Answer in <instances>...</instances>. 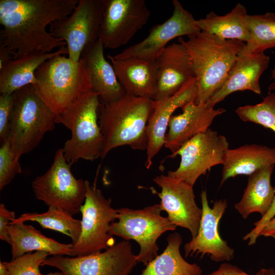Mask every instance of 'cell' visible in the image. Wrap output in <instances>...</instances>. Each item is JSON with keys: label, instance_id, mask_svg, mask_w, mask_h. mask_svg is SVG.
I'll list each match as a JSON object with an SVG mask.
<instances>
[{"label": "cell", "instance_id": "cell-1", "mask_svg": "<svg viewBox=\"0 0 275 275\" xmlns=\"http://www.w3.org/2000/svg\"><path fill=\"white\" fill-rule=\"evenodd\" d=\"M78 0H0V43L13 59L36 52L48 53L66 46L47 31L52 22L65 18Z\"/></svg>", "mask_w": 275, "mask_h": 275}, {"label": "cell", "instance_id": "cell-2", "mask_svg": "<svg viewBox=\"0 0 275 275\" xmlns=\"http://www.w3.org/2000/svg\"><path fill=\"white\" fill-rule=\"evenodd\" d=\"M178 42L190 56L198 92L195 103L205 104L222 86L245 43L201 31Z\"/></svg>", "mask_w": 275, "mask_h": 275}, {"label": "cell", "instance_id": "cell-3", "mask_svg": "<svg viewBox=\"0 0 275 275\" xmlns=\"http://www.w3.org/2000/svg\"><path fill=\"white\" fill-rule=\"evenodd\" d=\"M153 105L151 98L128 94L116 101L101 103L98 122L104 140L101 158H105L112 150L123 146L146 150L147 125Z\"/></svg>", "mask_w": 275, "mask_h": 275}, {"label": "cell", "instance_id": "cell-4", "mask_svg": "<svg viewBox=\"0 0 275 275\" xmlns=\"http://www.w3.org/2000/svg\"><path fill=\"white\" fill-rule=\"evenodd\" d=\"M35 78L32 88L56 115L92 91L90 74L81 57L74 62L64 54L56 56L39 66Z\"/></svg>", "mask_w": 275, "mask_h": 275}, {"label": "cell", "instance_id": "cell-5", "mask_svg": "<svg viewBox=\"0 0 275 275\" xmlns=\"http://www.w3.org/2000/svg\"><path fill=\"white\" fill-rule=\"evenodd\" d=\"M99 100L98 94L88 92L57 115V124L63 125L71 132L62 149L71 166L79 159L93 161L102 157L104 140L98 122Z\"/></svg>", "mask_w": 275, "mask_h": 275}, {"label": "cell", "instance_id": "cell-6", "mask_svg": "<svg viewBox=\"0 0 275 275\" xmlns=\"http://www.w3.org/2000/svg\"><path fill=\"white\" fill-rule=\"evenodd\" d=\"M13 95L7 138L14 154L20 159L36 148L45 134L54 128L57 115L31 85L17 90Z\"/></svg>", "mask_w": 275, "mask_h": 275}, {"label": "cell", "instance_id": "cell-7", "mask_svg": "<svg viewBox=\"0 0 275 275\" xmlns=\"http://www.w3.org/2000/svg\"><path fill=\"white\" fill-rule=\"evenodd\" d=\"M162 211L160 204L141 209H118L117 221L111 224L109 233L123 240L138 242L140 250L136 255L137 262L146 265L158 255L159 237L167 231L175 230L177 227L168 217L161 215Z\"/></svg>", "mask_w": 275, "mask_h": 275}, {"label": "cell", "instance_id": "cell-8", "mask_svg": "<svg viewBox=\"0 0 275 275\" xmlns=\"http://www.w3.org/2000/svg\"><path fill=\"white\" fill-rule=\"evenodd\" d=\"M62 148L57 150L50 168L36 177L32 187L36 198L48 207L53 206L72 215L80 212L84 203L86 180L76 179Z\"/></svg>", "mask_w": 275, "mask_h": 275}, {"label": "cell", "instance_id": "cell-9", "mask_svg": "<svg viewBox=\"0 0 275 275\" xmlns=\"http://www.w3.org/2000/svg\"><path fill=\"white\" fill-rule=\"evenodd\" d=\"M86 187L85 200L80 209L81 233L73 244L72 257L102 252L115 244L109 228L117 219L118 209L112 207V200L106 198L95 184L86 180Z\"/></svg>", "mask_w": 275, "mask_h": 275}, {"label": "cell", "instance_id": "cell-10", "mask_svg": "<svg viewBox=\"0 0 275 275\" xmlns=\"http://www.w3.org/2000/svg\"><path fill=\"white\" fill-rule=\"evenodd\" d=\"M138 263L129 241L123 240L103 252L86 256L52 255L41 264L62 275H128Z\"/></svg>", "mask_w": 275, "mask_h": 275}, {"label": "cell", "instance_id": "cell-11", "mask_svg": "<svg viewBox=\"0 0 275 275\" xmlns=\"http://www.w3.org/2000/svg\"><path fill=\"white\" fill-rule=\"evenodd\" d=\"M229 144L226 138L210 128L186 142L170 158L180 156L178 168L167 175L194 186L211 168L222 164Z\"/></svg>", "mask_w": 275, "mask_h": 275}, {"label": "cell", "instance_id": "cell-12", "mask_svg": "<svg viewBox=\"0 0 275 275\" xmlns=\"http://www.w3.org/2000/svg\"><path fill=\"white\" fill-rule=\"evenodd\" d=\"M102 15V0H79L67 17L52 22L49 32L64 41L68 58L78 62L84 49L99 38Z\"/></svg>", "mask_w": 275, "mask_h": 275}, {"label": "cell", "instance_id": "cell-13", "mask_svg": "<svg viewBox=\"0 0 275 275\" xmlns=\"http://www.w3.org/2000/svg\"><path fill=\"white\" fill-rule=\"evenodd\" d=\"M150 15L145 0H102L98 39L105 48L124 45L146 24Z\"/></svg>", "mask_w": 275, "mask_h": 275}, {"label": "cell", "instance_id": "cell-14", "mask_svg": "<svg viewBox=\"0 0 275 275\" xmlns=\"http://www.w3.org/2000/svg\"><path fill=\"white\" fill-rule=\"evenodd\" d=\"M172 4L173 11L171 17L163 23L153 26L142 41L113 57L115 59L134 57L145 60H156L172 40L182 36L189 37L201 31L193 15L179 1L173 0Z\"/></svg>", "mask_w": 275, "mask_h": 275}, {"label": "cell", "instance_id": "cell-15", "mask_svg": "<svg viewBox=\"0 0 275 275\" xmlns=\"http://www.w3.org/2000/svg\"><path fill=\"white\" fill-rule=\"evenodd\" d=\"M153 181L161 191H152L160 198L161 209L167 212L170 222L176 227L187 229L191 238L195 237L202 211L196 203L193 186L168 175L157 176Z\"/></svg>", "mask_w": 275, "mask_h": 275}, {"label": "cell", "instance_id": "cell-16", "mask_svg": "<svg viewBox=\"0 0 275 275\" xmlns=\"http://www.w3.org/2000/svg\"><path fill=\"white\" fill-rule=\"evenodd\" d=\"M202 215L197 235L184 246L185 257L206 255L215 262L230 261L235 251L221 237L219 223L228 204L226 200L215 201L212 207L209 205L207 193H201Z\"/></svg>", "mask_w": 275, "mask_h": 275}, {"label": "cell", "instance_id": "cell-17", "mask_svg": "<svg viewBox=\"0 0 275 275\" xmlns=\"http://www.w3.org/2000/svg\"><path fill=\"white\" fill-rule=\"evenodd\" d=\"M198 87L194 78L187 81L173 95L159 100H153V109L148 121L147 132L146 167L150 168L154 157L164 144L167 129L171 117L178 108L196 100Z\"/></svg>", "mask_w": 275, "mask_h": 275}, {"label": "cell", "instance_id": "cell-18", "mask_svg": "<svg viewBox=\"0 0 275 275\" xmlns=\"http://www.w3.org/2000/svg\"><path fill=\"white\" fill-rule=\"evenodd\" d=\"M269 56L264 52L239 53L221 88L206 103L213 108L230 94L244 90L261 94L259 82L262 73L268 68Z\"/></svg>", "mask_w": 275, "mask_h": 275}, {"label": "cell", "instance_id": "cell-19", "mask_svg": "<svg viewBox=\"0 0 275 275\" xmlns=\"http://www.w3.org/2000/svg\"><path fill=\"white\" fill-rule=\"evenodd\" d=\"M181 109V114L171 117L165 136L164 146L171 151V155L196 135L207 131L214 119L226 112L223 108H210L206 103L196 104L194 101Z\"/></svg>", "mask_w": 275, "mask_h": 275}, {"label": "cell", "instance_id": "cell-20", "mask_svg": "<svg viewBox=\"0 0 275 275\" xmlns=\"http://www.w3.org/2000/svg\"><path fill=\"white\" fill-rule=\"evenodd\" d=\"M156 61L158 66L157 93L154 100L169 97L195 77L191 60L182 43L167 45Z\"/></svg>", "mask_w": 275, "mask_h": 275}, {"label": "cell", "instance_id": "cell-21", "mask_svg": "<svg viewBox=\"0 0 275 275\" xmlns=\"http://www.w3.org/2000/svg\"><path fill=\"white\" fill-rule=\"evenodd\" d=\"M107 58L126 94L154 99L158 75L156 60L134 57L115 59L111 55H108Z\"/></svg>", "mask_w": 275, "mask_h": 275}, {"label": "cell", "instance_id": "cell-22", "mask_svg": "<svg viewBox=\"0 0 275 275\" xmlns=\"http://www.w3.org/2000/svg\"><path fill=\"white\" fill-rule=\"evenodd\" d=\"M104 46L98 39L84 49L81 57L89 69L92 91L98 94L102 102L116 101L126 93L120 83L115 69L105 58Z\"/></svg>", "mask_w": 275, "mask_h": 275}, {"label": "cell", "instance_id": "cell-23", "mask_svg": "<svg viewBox=\"0 0 275 275\" xmlns=\"http://www.w3.org/2000/svg\"><path fill=\"white\" fill-rule=\"evenodd\" d=\"M68 55L66 46L48 53L36 52L12 59L0 69L1 94L14 93L36 82L35 72L43 63L58 55Z\"/></svg>", "mask_w": 275, "mask_h": 275}, {"label": "cell", "instance_id": "cell-24", "mask_svg": "<svg viewBox=\"0 0 275 275\" xmlns=\"http://www.w3.org/2000/svg\"><path fill=\"white\" fill-rule=\"evenodd\" d=\"M221 185L237 175L250 176L264 167L275 166V147L247 144L226 151Z\"/></svg>", "mask_w": 275, "mask_h": 275}, {"label": "cell", "instance_id": "cell-25", "mask_svg": "<svg viewBox=\"0 0 275 275\" xmlns=\"http://www.w3.org/2000/svg\"><path fill=\"white\" fill-rule=\"evenodd\" d=\"M9 244L12 259L34 251L48 253L50 255L72 257L73 243H62L48 237L32 225L12 223L8 227Z\"/></svg>", "mask_w": 275, "mask_h": 275}, {"label": "cell", "instance_id": "cell-26", "mask_svg": "<svg viewBox=\"0 0 275 275\" xmlns=\"http://www.w3.org/2000/svg\"><path fill=\"white\" fill-rule=\"evenodd\" d=\"M274 166L261 168L249 176L246 187L239 202L234 207L246 219L257 212L264 215L272 204L275 193L270 179Z\"/></svg>", "mask_w": 275, "mask_h": 275}, {"label": "cell", "instance_id": "cell-27", "mask_svg": "<svg viewBox=\"0 0 275 275\" xmlns=\"http://www.w3.org/2000/svg\"><path fill=\"white\" fill-rule=\"evenodd\" d=\"M247 15L245 7L238 3L229 13L218 15L211 11L205 18L196 20V24L201 31L223 39L246 43L251 38L246 22Z\"/></svg>", "mask_w": 275, "mask_h": 275}, {"label": "cell", "instance_id": "cell-28", "mask_svg": "<svg viewBox=\"0 0 275 275\" xmlns=\"http://www.w3.org/2000/svg\"><path fill=\"white\" fill-rule=\"evenodd\" d=\"M167 245L163 252L149 262L141 275H200L201 268L190 263L182 256L180 248L182 238L175 232L167 238Z\"/></svg>", "mask_w": 275, "mask_h": 275}, {"label": "cell", "instance_id": "cell-29", "mask_svg": "<svg viewBox=\"0 0 275 275\" xmlns=\"http://www.w3.org/2000/svg\"><path fill=\"white\" fill-rule=\"evenodd\" d=\"M48 207L47 211L41 213H23L12 223L37 222L44 229L52 230L69 237L72 243L75 244L81 233V220L74 218L73 215L61 209L53 206Z\"/></svg>", "mask_w": 275, "mask_h": 275}, {"label": "cell", "instance_id": "cell-30", "mask_svg": "<svg viewBox=\"0 0 275 275\" xmlns=\"http://www.w3.org/2000/svg\"><path fill=\"white\" fill-rule=\"evenodd\" d=\"M246 22L250 34V40L245 43L241 51L244 53L264 52L267 49L275 48V14L267 12L263 14L249 15Z\"/></svg>", "mask_w": 275, "mask_h": 275}, {"label": "cell", "instance_id": "cell-31", "mask_svg": "<svg viewBox=\"0 0 275 275\" xmlns=\"http://www.w3.org/2000/svg\"><path fill=\"white\" fill-rule=\"evenodd\" d=\"M235 113L242 121L260 125L275 132V93H269L258 104L239 106Z\"/></svg>", "mask_w": 275, "mask_h": 275}, {"label": "cell", "instance_id": "cell-32", "mask_svg": "<svg viewBox=\"0 0 275 275\" xmlns=\"http://www.w3.org/2000/svg\"><path fill=\"white\" fill-rule=\"evenodd\" d=\"M50 255L47 252L36 251L5 262L9 275H62L59 272L42 274L40 270L42 263Z\"/></svg>", "mask_w": 275, "mask_h": 275}, {"label": "cell", "instance_id": "cell-33", "mask_svg": "<svg viewBox=\"0 0 275 275\" xmlns=\"http://www.w3.org/2000/svg\"><path fill=\"white\" fill-rule=\"evenodd\" d=\"M22 168L17 158L12 150L8 139L1 143L0 147V190L8 185Z\"/></svg>", "mask_w": 275, "mask_h": 275}, {"label": "cell", "instance_id": "cell-34", "mask_svg": "<svg viewBox=\"0 0 275 275\" xmlns=\"http://www.w3.org/2000/svg\"><path fill=\"white\" fill-rule=\"evenodd\" d=\"M14 102V95L1 94L0 95V141L8 137L10 116Z\"/></svg>", "mask_w": 275, "mask_h": 275}, {"label": "cell", "instance_id": "cell-35", "mask_svg": "<svg viewBox=\"0 0 275 275\" xmlns=\"http://www.w3.org/2000/svg\"><path fill=\"white\" fill-rule=\"evenodd\" d=\"M275 193V185L273 187ZM275 216V196L271 207L268 212L260 219L254 224L255 227L245 236L243 239L248 241L249 245L254 244L257 238L260 236V233L266 224Z\"/></svg>", "mask_w": 275, "mask_h": 275}, {"label": "cell", "instance_id": "cell-36", "mask_svg": "<svg viewBox=\"0 0 275 275\" xmlns=\"http://www.w3.org/2000/svg\"><path fill=\"white\" fill-rule=\"evenodd\" d=\"M16 218L14 211L8 210L3 203L0 204V238L9 243L8 227L10 223Z\"/></svg>", "mask_w": 275, "mask_h": 275}, {"label": "cell", "instance_id": "cell-37", "mask_svg": "<svg viewBox=\"0 0 275 275\" xmlns=\"http://www.w3.org/2000/svg\"><path fill=\"white\" fill-rule=\"evenodd\" d=\"M206 275H252L237 266L228 263L222 264L217 270Z\"/></svg>", "mask_w": 275, "mask_h": 275}, {"label": "cell", "instance_id": "cell-38", "mask_svg": "<svg viewBox=\"0 0 275 275\" xmlns=\"http://www.w3.org/2000/svg\"><path fill=\"white\" fill-rule=\"evenodd\" d=\"M269 237L275 239V217L271 219L264 226L260 233V236Z\"/></svg>", "mask_w": 275, "mask_h": 275}, {"label": "cell", "instance_id": "cell-39", "mask_svg": "<svg viewBox=\"0 0 275 275\" xmlns=\"http://www.w3.org/2000/svg\"><path fill=\"white\" fill-rule=\"evenodd\" d=\"M13 59V55L8 49L0 43V69Z\"/></svg>", "mask_w": 275, "mask_h": 275}, {"label": "cell", "instance_id": "cell-40", "mask_svg": "<svg viewBox=\"0 0 275 275\" xmlns=\"http://www.w3.org/2000/svg\"><path fill=\"white\" fill-rule=\"evenodd\" d=\"M255 275H275V269L272 268H262L259 270Z\"/></svg>", "mask_w": 275, "mask_h": 275}, {"label": "cell", "instance_id": "cell-41", "mask_svg": "<svg viewBox=\"0 0 275 275\" xmlns=\"http://www.w3.org/2000/svg\"><path fill=\"white\" fill-rule=\"evenodd\" d=\"M0 275H9L8 269L5 262L0 261Z\"/></svg>", "mask_w": 275, "mask_h": 275}, {"label": "cell", "instance_id": "cell-42", "mask_svg": "<svg viewBox=\"0 0 275 275\" xmlns=\"http://www.w3.org/2000/svg\"><path fill=\"white\" fill-rule=\"evenodd\" d=\"M271 78L274 80V81L268 87L269 93L271 91L274 90L275 89V63L273 68L271 71Z\"/></svg>", "mask_w": 275, "mask_h": 275}, {"label": "cell", "instance_id": "cell-43", "mask_svg": "<svg viewBox=\"0 0 275 275\" xmlns=\"http://www.w3.org/2000/svg\"><path fill=\"white\" fill-rule=\"evenodd\" d=\"M200 275H202V274H200Z\"/></svg>", "mask_w": 275, "mask_h": 275}]
</instances>
